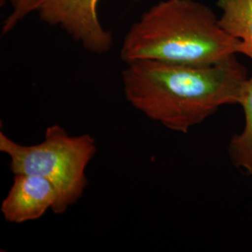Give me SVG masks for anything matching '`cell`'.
<instances>
[{
    "label": "cell",
    "mask_w": 252,
    "mask_h": 252,
    "mask_svg": "<svg viewBox=\"0 0 252 252\" xmlns=\"http://www.w3.org/2000/svg\"><path fill=\"white\" fill-rule=\"evenodd\" d=\"M238 105L243 109L245 126L230 139L228 154L236 168L252 176V76L244 82Z\"/></svg>",
    "instance_id": "7"
},
{
    "label": "cell",
    "mask_w": 252,
    "mask_h": 252,
    "mask_svg": "<svg viewBox=\"0 0 252 252\" xmlns=\"http://www.w3.org/2000/svg\"><path fill=\"white\" fill-rule=\"evenodd\" d=\"M0 152L8 155L14 175L34 174L51 181L58 193L53 212L63 214L83 195L88 184L86 168L96 144L92 135H68L54 125L46 129L44 140L35 145L20 144L0 132Z\"/></svg>",
    "instance_id": "3"
},
{
    "label": "cell",
    "mask_w": 252,
    "mask_h": 252,
    "mask_svg": "<svg viewBox=\"0 0 252 252\" xmlns=\"http://www.w3.org/2000/svg\"><path fill=\"white\" fill-rule=\"evenodd\" d=\"M123 71L126 98L145 116L186 134L226 105H238L247 69L233 56L221 63L190 65L141 60Z\"/></svg>",
    "instance_id": "1"
},
{
    "label": "cell",
    "mask_w": 252,
    "mask_h": 252,
    "mask_svg": "<svg viewBox=\"0 0 252 252\" xmlns=\"http://www.w3.org/2000/svg\"><path fill=\"white\" fill-rule=\"evenodd\" d=\"M58 199L54 184L34 174L14 175L13 184L1 205L4 219L12 223L36 220L51 209Z\"/></svg>",
    "instance_id": "5"
},
{
    "label": "cell",
    "mask_w": 252,
    "mask_h": 252,
    "mask_svg": "<svg viewBox=\"0 0 252 252\" xmlns=\"http://www.w3.org/2000/svg\"><path fill=\"white\" fill-rule=\"evenodd\" d=\"M98 0H39L36 12L50 26L63 29L92 54L108 53L113 44L111 33L97 15Z\"/></svg>",
    "instance_id": "4"
},
{
    "label": "cell",
    "mask_w": 252,
    "mask_h": 252,
    "mask_svg": "<svg viewBox=\"0 0 252 252\" xmlns=\"http://www.w3.org/2000/svg\"><path fill=\"white\" fill-rule=\"evenodd\" d=\"M241 52L212 9L195 0H162L130 27L122 48L126 63L141 60L190 65L221 63Z\"/></svg>",
    "instance_id": "2"
},
{
    "label": "cell",
    "mask_w": 252,
    "mask_h": 252,
    "mask_svg": "<svg viewBox=\"0 0 252 252\" xmlns=\"http://www.w3.org/2000/svg\"><path fill=\"white\" fill-rule=\"evenodd\" d=\"M221 10L220 25L241 41L240 54L252 60V0H217Z\"/></svg>",
    "instance_id": "6"
},
{
    "label": "cell",
    "mask_w": 252,
    "mask_h": 252,
    "mask_svg": "<svg viewBox=\"0 0 252 252\" xmlns=\"http://www.w3.org/2000/svg\"><path fill=\"white\" fill-rule=\"evenodd\" d=\"M12 6V11L7 19L4 21L2 33L7 34L17 26L24 18L33 11H36L39 0H9ZM5 0H1L3 4Z\"/></svg>",
    "instance_id": "8"
}]
</instances>
